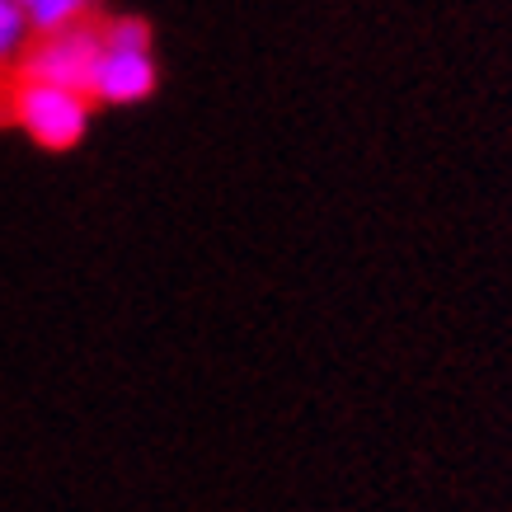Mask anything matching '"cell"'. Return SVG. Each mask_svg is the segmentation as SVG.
<instances>
[{
  "mask_svg": "<svg viewBox=\"0 0 512 512\" xmlns=\"http://www.w3.org/2000/svg\"><path fill=\"white\" fill-rule=\"evenodd\" d=\"M94 104L90 94L62 90V85H43V80H15L10 90V123L38 146V151H76L90 137Z\"/></svg>",
  "mask_w": 512,
  "mask_h": 512,
  "instance_id": "obj_1",
  "label": "cell"
},
{
  "mask_svg": "<svg viewBox=\"0 0 512 512\" xmlns=\"http://www.w3.org/2000/svg\"><path fill=\"white\" fill-rule=\"evenodd\" d=\"M99 52H104V33L94 24H76L66 33H52V38H33L19 57V80H43V85L90 94Z\"/></svg>",
  "mask_w": 512,
  "mask_h": 512,
  "instance_id": "obj_2",
  "label": "cell"
},
{
  "mask_svg": "<svg viewBox=\"0 0 512 512\" xmlns=\"http://www.w3.org/2000/svg\"><path fill=\"white\" fill-rule=\"evenodd\" d=\"M160 85V66L151 47H104L90 76V104L109 109H132L146 104Z\"/></svg>",
  "mask_w": 512,
  "mask_h": 512,
  "instance_id": "obj_3",
  "label": "cell"
},
{
  "mask_svg": "<svg viewBox=\"0 0 512 512\" xmlns=\"http://www.w3.org/2000/svg\"><path fill=\"white\" fill-rule=\"evenodd\" d=\"M19 10L29 19V33L52 38V33H66V29H76V24H85L94 0H19Z\"/></svg>",
  "mask_w": 512,
  "mask_h": 512,
  "instance_id": "obj_4",
  "label": "cell"
},
{
  "mask_svg": "<svg viewBox=\"0 0 512 512\" xmlns=\"http://www.w3.org/2000/svg\"><path fill=\"white\" fill-rule=\"evenodd\" d=\"M29 19L19 10V0H0V66H10L24 57V47H29Z\"/></svg>",
  "mask_w": 512,
  "mask_h": 512,
  "instance_id": "obj_5",
  "label": "cell"
},
{
  "mask_svg": "<svg viewBox=\"0 0 512 512\" xmlns=\"http://www.w3.org/2000/svg\"><path fill=\"white\" fill-rule=\"evenodd\" d=\"M104 47H151V24L137 15H118L104 24Z\"/></svg>",
  "mask_w": 512,
  "mask_h": 512,
  "instance_id": "obj_6",
  "label": "cell"
}]
</instances>
